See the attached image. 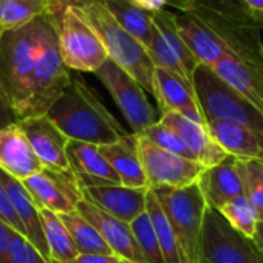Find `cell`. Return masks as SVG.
<instances>
[{"label": "cell", "instance_id": "cell-1", "mask_svg": "<svg viewBox=\"0 0 263 263\" xmlns=\"http://www.w3.org/2000/svg\"><path fill=\"white\" fill-rule=\"evenodd\" d=\"M70 81L59 54L56 16L2 33L0 88L22 119L45 115Z\"/></svg>", "mask_w": 263, "mask_h": 263}, {"label": "cell", "instance_id": "cell-2", "mask_svg": "<svg viewBox=\"0 0 263 263\" xmlns=\"http://www.w3.org/2000/svg\"><path fill=\"white\" fill-rule=\"evenodd\" d=\"M183 13L200 21L224 54L263 68V19L249 11L243 0H187Z\"/></svg>", "mask_w": 263, "mask_h": 263}, {"label": "cell", "instance_id": "cell-3", "mask_svg": "<svg viewBox=\"0 0 263 263\" xmlns=\"http://www.w3.org/2000/svg\"><path fill=\"white\" fill-rule=\"evenodd\" d=\"M45 115L73 141L107 146L128 135V132H125L82 79L71 78L67 88Z\"/></svg>", "mask_w": 263, "mask_h": 263}, {"label": "cell", "instance_id": "cell-4", "mask_svg": "<svg viewBox=\"0 0 263 263\" xmlns=\"http://www.w3.org/2000/svg\"><path fill=\"white\" fill-rule=\"evenodd\" d=\"M71 5L93 27L108 59L154 96L155 65L146 47L116 22L101 0H73Z\"/></svg>", "mask_w": 263, "mask_h": 263}, {"label": "cell", "instance_id": "cell-5", "mask_svg": "<svg viewBox=\"0 0 263 263\" xmlns=\"http://www.w3.org/2000/svg\"><path fill=\"white\" fill-rule=\"evenodd\" d=\"M191 84L206 124L211 121L232 122L263 137V115L220 79L212 68L198 64L192 73Z\"/></svg>", "mask_w": 263, "mask_h": 263}, {"label": "cell", "instance_id": "cell-6", "mask_svg": "<svg viewBox=\"0 0 263 263\" xmlns=\"http://www.w3.org/2000/svg\"><path fill=\"white\" fill-rule=\"evenodd\" d=\"M152 192L172 226L184 263H201V228L206 201L198 184Z\"/></svg>", "mask_w": 263, "mask_h": 263}, {"label": "cell", "instance_id": "cell-7", "mask_svg": "<svg viewBox=\"0 0 263 263\" xmlns=\"http://www.w3.org/2000/svg\"><path fill=\"white\" fill-rule=\"evenodd\" d=\"M59 54L68 70L95 73L107 59V51L93 27L71 5L56 16Z\"/></svg>", "mask_w": 263, "mask_h": 263}, {"label": "cell", "instance_id": "cell-8", "mask_svg": "<svg viewBox=\"0 0 263 263\" xmlns=\"http://www.w3.org/2000/svg\"><path fill=\"white\" fill-rule=\"evenodd\" d=\"M201 263H263V252L218 211L206 206L201 228Z\"/></svg>", "mask_w": 263, "mask_h": 263}, {"label": "cell", "instance_id": "cell-9", "mask_svg": "<svg viewBox=\"0 0 263 263\" xmlns=\"http://www.w3.org/2000/svg\"><path fill=\"white\" fill-rule=\"evenodd\" d=\"M95 74L111 95L134 135L143 134L146 128L160 121V116H157V111L151 105L144 88L110 59H107Z\"/></svg>", "mask_w": 263, "mask_h": 263}, {"label": "cell", "instance_id": "cell-10", "mask_svg": "<svg viewBox=\"0 0 263 263\" xmlns=\"http://www.w3.org/2000/svg\"><path fill=\"white\" fill-rule=\"evenodd\" d=\"M137 147L151 191L187 187L197 183L206 169L197 161L181 158L158 147L141 135H137Z\"/></svg>", "mask_w": 263, "mask_h": 263}, {"label": "cell", "instance_id": "cell-11", "mask_svg": "<svg viewBox=\"0 0 263 263\" xmlns=\"http://www.w3.org/2000/svg\"><path fill=\"white\" fill-rule=\"evenodd\" d=\"M22 184L39 208L56 214L74 212L82 200L81 186L70 171L59 172L42 167L37 174L25 178Z\"/></svg>", "mask_w": 263, "mask_h": 263}, {"label": "cell", "instance_id": "cell-12", "mask_svg": "<svg viewBox=\"0 0 263 263\" xmlns=\"http://www.w3.org/2000/svg\"><path fill=\"white\" fill-rule=\"evenodd\" d=\"M76 212L99 231L107 246L116 257L128 263H147L128 223L108 215L84 198L78 203Z\"/></svg>", "mask_w": 263, "mask_h": 263}, {"label": "cell", "instance_id": "cell-13", "mask_svg": "<svg viewBox=\"0 0 263 263\" xmlns=\"http://www.w3.org/2000/svg\"><path fill=\"white\" fill-rule=\"evenodd\" d=\"M17 125L25 134L42 167L59 172L70 171L65 154L68 138L48 119L47 115L25 118Z\"/></svg>", "mask_w": 263, "mask_h": 263}, {"label": "cell", "instance_id": "cell-14", "mask_svg": "<svg viewBox=\"0 0 263 263\" xmlns=\"http://www.w3.org/2000/svg\"><path fill=\"white\" fill-rule=\"evenodd\" d=\"M154 98L158 102L160 113H178L191 121L206 124L200 107L197 104V98L192 88V84L184 78L155 67L154 71Z\"/></svg>", "mask_w": 263, "mask_h": 263}, {"label": "cell", "instance_id": "cell-15", "mask_svg": "<svg viewBox=\"0 0 263 263\" xmlns=\"http://www.w3.org/2000/svg\"><path fill=\"white\" fill-rule=\"evenodd\" d=\"M147 191L149 189H132L122 184H107L81 189L84 200L128 224L146 212Z\"/></svg>", "mask_w": 263, "mask_h": 263}, {"label": "cell", "instance_id": "cell-16", "mask_svg": "<svg viewBox=\"0 0 263 263\" xmlns=\"http://www.w3.org/2000/svg\"><path fill=\"white\" fill-rule=\"evenodd\" d=\"M160 122L172 128L181 138L184 146L191 151L195 161L204 167L217 166L224 161L229 155L212 140L206 124L191 121L178 113H163L160 115Z\"/></svg>", "mask_w": 263, "mask_h": 263}, {"label": "cell", "instance_id": "cell-17", "mask_svg": "<svg viewBox=\"0 0 263 263\" xmlns=\"http://www.w3.org/2000/svg\"><path fill=\"white\" fill-rule=\"evenodd\" d=\"M65 154H67L70 172L78 180L81 189L119 184V178L116 172L101 155L98 146L68 140Z\"/></svg>", "mask_w": 263, "mask_h": 263}, {"label": "cell", "instance_id": "cell-18", "mask_svg": "<svg viewBox=\"0 0 263 263\" xmlns=\"http://www.w3.org/2000/svg\"><path fill=\"white\" fill-rule=\"evenodd\" d=\"M0 181H2V184L5 186V189H7V192L13 201V206H14V209H16V212H17V215L24 224V228H25V234H27L25 238L47 261H51L48 246L45 241L41 208L31 198V195L25 189L22 181L13 178L11 175H8L2 169H0Z\"/></svg>", "mask_w": 263, "mask_h": 263}, {"label": "cell", "instance_id": "cell-19", "mask_svg": "<svg viewBox=\"0 0 263 263\" xmlns=\"http://www.w3.org/2000/svg\"><path fill=\"white\" fill-rule=\"evenodd\" d=\"M0 169L19 181L42 169L41 161L19 125L0 130Z\"/></svg>", "mask_w": 263, "mask_h": 263}, {"label": "cell", "instance_id": "cell-20", "mask_svg": "<svg viewBox=\"0 0 263 263\" xmlns=\"http://www.w3.org/2000/svg\"><path fill=\"white\" fill-rule=\"evenodd\" d=\"M212 140L234 160L263 163V137L255 132L223 121L206 124Z\"/></svg>", "mask_w": 263, "mask_h": 263}, {"label": "cell", "instance_id": "cell-21", "mask_svg": "<svg viewBox=\"0 0 263 263\" xmlns=\"http://www.w3.org/2000/svg\"><path fill=\"white\" fill-rule=\"evenodd\" d=\"M197 184L201 191L206 206L215 211H218L232 198L245 195L243 183L232 157H228L217 166L206 167Z\"/></svg>", "mask_w": 263, "mask_h": 263}, {"label": "cell", "instance_id": "cell-22", "mask_svg": "<svg viewBox=\"0 0 263 263\" xmlns=\"http://www.w3.org/2000/svg\"><path fill=\"white\" fill-rule=\"evenodd\" d=\"M98 149L116 172L119 184L132 189H149L137 147V135L128 134L121 141L107 146H98Z\"/></svg>", "mask_w": 263, "mask_h": 263}, {"label": "cell", "instance_id": "cell-23", "mask_svg": "<svg viewBox=\"0 0 263 263\" xmlns=\"http://www.w3.org/2000/svg\"><path fill=\"white\" fill-rule=\"evenodd\" d=\"M212 70L263 115V68L224 54Z\"/></svg>", "mask_w": 263, "mask_h": 263}, {"label": "cell", "instance_id": "cell-24", "mask_svg": "<svg viewBox=\"0 0 263 263\" xmlns=\"http://www.w3.org/2000/svg\"><path fill=\"white\" fill-rule=\"evenodd\" d=\"M174 24L180 37L198 64L212 68L224 56V51L217 37L191 14L174 13Z\"/></svg>", "mask_w": 263, "mask_h": 263}, {"label": "cell", "instance_id": "cell-25", "mask_svg": "<svg viewBox=\"0 0 263 263\" xmlns=\"http://www.w3.org/2000/svg\"><path fill=\"white\" fill-rule=\"evenodd\" d=\"M58 0H0V30L13 31L44 16H58L62 11Z\"/></svg>", "mask_w": 263, "mask_h": 263}, {"label": "cell", "instance_id": "cell-26", "mask_svg": "<svg viewBox=\"0 0 263 263\" xmlns=\"http://www.w3.org/2000/svg\"><path fill=\"white\" fill-rule=\"evenodd\" d=\"M101 2L125 31L147 48L155 31L152 14L132 5L128 0H101Z\"/></svg>", "mask_w": 263, "mask_h": 263}, {"label": "cell", "instance_id": "cell-27", "mask_svg": "<svg viewBox=\"0 0 263 263\" xmlns=\"http://www.w3.org/2000/svg\"><path fill=\"white\" fill-rule=\"evenodd\" d=\"M41 217L44 223V234L50 258L58 263H70L73 258H76L79 252L59 214L41 208Z\"/></svg>", "mask_w": 263, "mask_h": 263}, {"label": "cell", "instance_id": "cell-28", "mask_svg": "<svg viewBox=\"0 0 263 263\" xmlns=\"http://www.w3.org/2000/svg\"><path fill=\"white\" fill-rule=\"evenodd\" d=\"M59 217L65 224L79 254H113L107 246L105 240L102 238V235L99 234V231L90 221L81 217L76 211L70 214H59Z\"/></svg>", "mask_w": 263, "mask_h": 263}, {"label": "cell", "instance_id": "cell-29", "mask_svg": "<svg viewBox=\"0 0 263 263\" xmlns=\"http://www.w3.org/2000/svg\"><path fill=\"white\" fill-rule=\"evenodd\" d=\"M146 212L154 226V231H155V235L160 243V248H161L166 263H184L178 241L172 231V226H171L163 208L160 206L157 197L154 195V192L151 189L147 191V195H146Z\"/></svg>", "mask_w": 263, "mask_h": 263}, {"label": "cell", "instance_id": "cell-30", "mask_svg": "<svg viewBox=\"0 0 263 263\" xmlns=\"http://www.w3.org/2000/svg\"><path fill=\"white\" fill-rule=\"evenodd\" d=\"M152 22L155 30L163 36V39L167 42V45L171 47V50L174 51V54L178 58V61L181 62L187 78H192L194 70L197 68L198 62L194 58V54L189 51V48L186 47V44L183 42V39L180 37L175 24H174V13L171 11H158L152 14Z\"/></svg>", "mask_w": 263, "mask_h": 263}, {"label": "cell", "instance_id": "cell-31", "mask_svg": "<svg viewBox=\"0 0 263 263\" xmlns=\"http://www.w3.org/2000/svg\"><path fill=\"white\" fill-rule=\"evenodd\" d=\"M218 212L241 235H245L246 238H251V240L254 238L260 220H258V214H257L254 204L249 201V198L246 195L232 198L231 201L223 204L218 209Z\"/></svg>", "mask_w": 263, "mask_h": 263}, {"label": "cell", "instance_id": "cell-32", "mask_svg": "<svg viewBox=\"0 0 263 263\" xmlns=\"http://www.w3.org/2000/svg\"><path fill=\"white\" fill-rule=\"evenodd\" d=\"M245 195L254 204L258 220L263 221V163L235 160Z\"/></svg>", "mask_w": 263, "mask_h": 263}, {"label": "cell", "instance_id": "cell-33", "mask_svg": "<svg viewBox=\"0 0 263 263\" xmlns=\"http://www.w3.org/2000/svg\"><path fill=\"white\" fill-rule=\"evenodd\" d=\"M141 137L147 138L149 141H152L154 144H157L158 147L174 154V155H178L181 158H186V160H192L195 161L194 155L191 154V151L184 146V143L181 141V138L175 134L172 128H169L167 125L161 124L160 121L154 125H151L149 128H146L143 134H140Z\"/></svg>", "mask_w": 263, "mask_h": 263}, {"label": "cell", "instance_id": "cell-34", "mask_svg": "<svg viewBox=\"0 0 263 263\" xmlns=\"http://www.w3.org/2000/svg\"><path fill=\"white\" fill-rule=\"evenodd\" d=\"M0 221H4L8 228H11L14 232L21 234L22 237H27L25 228L13 206V201L5 189V186L0 181Z\"/></svg>", "mask_w": 263, "mask_h": 263}, {"label": "cell", "instance_id": "cell-35", "mask_svg": "<svg viewBox=\"0 0 263 263\" xmlns=\"http://www.w3.org/2000/svg\"><path fill=\"white\" fill-rule=\"evenodd\" d=\"M128 2L132 5H135L137 8L149 13V14H154V13L163 11L167 5H171L174 8H178L183 13L184 8H186L187 0H128Z\"/></svg>", "mask_w": 263, "mask_h": 263}, {"label": "cell", "instance_id": "cell-36", "mask_svg": "<svg viewBox=\"0 0 263 263\" xmlns=\"http://www.w3.org/2000/svg\"><path fill=\"white\" fill-rule=\"evenodd\" d=\"M30 248L31 245L25 237L17 232H11L10 240V257L11 263H30Z\"/></svg>", "mask_w": 263, "mask_h": 263}, {"label": "cell", "instance_id": "cell-37", "mask_svg": "<svg viewBox=\"0 0 263 263\" xmlns=\"http://www.w3.org/2000/svg\"><path fill=\"white\" fill-rule=\"evenodd\" d=\"M22 121L21 115L16 111L5 91L0 88V130H5L11 125H17Z\"/></svg>", "mask_w": 263, "mask_h": 263}, {"label": "cell", "instance_id": "cell-38", "mask_svg": "<svg viewBox=\"0 0 263 263\" xmlns=\"http://www.w3.org/2000/svg\"><path fill=\"white\" fill-rule=\"evenodd\" d=\"M13 229L4 221H0V263H11L10 257V240Z\"/></svg>", "mask_w": 263, "mask_h": 263}, {"label": "cell", "instance_id": "cell-39", "mask_svg": "<svg viewBox=\"0 0 263 263\" xmlns=\"http://www.w3.org/2000/svg\"><path fill=\"white\" fill-rule=\"evenodd\" d=\"M119 257L115 254L102 255V254H78L70 263H119Z\"/></svg>", "mask_w": 263, "mask_h": 263}, {"label": "cell", "instance_id": "cell-40", "mask_svg": "<svg viewBox=\"0 0 263 263\" xmlns=\"http://www.w3.org/2000/svg\"><path fill=\"white\" fill-rule=\"evenodd\" d=\"M254 243L258 246V249L263 252V221H260L258 223V226H257V231H255V235H254Z\"/></svg>", "mask_w": 263, "mask_h": 263}, {"label": "cell", "instance_id": "cell-41", "mask_svg": "<svg viewBox=\"0 0 263 263\" xmlns=\"http://www.w3.org/2000/svg\"><path fill=\"white\" fill-rule=\"evenodd\" d=\"M58 2L62 5V7H65V5H68V4H71L73 2V0H58Z\"/></svg>", "mask_w": 263, "mask_h": 263}, {"label": "cell", "instance_id": "cell-42", "mask_svg": "<svg viewBox=\"0 0 263 263\" xmlns=\"http://www.w3.org/2000/svg\"><path fill=\"white\" fill-rule=\"evenodd\" d=\"M119 263H128V261H125V260H119Z\"/></svg>", "mask_w": 263, "mask_h": 263}, {"label": "cell", "instance_id": "cell-43", "mask_svg": "<svg viewBox=\"0 0 263 263\" xmlns=\"http://www.w3.org/2000/svg\"><path fill=\"white\" fill-rule=\"evenodd\" d=\"M0 37H2V30H0Z\"/></svg>", "mask_w": 263, "mask_h": 263}, {"label": "cell", "instance_id": "cell-44", "mask_svg": "<svg viewBox=\"0 0 263 263\" xmlns=\"http://www.w3.org/2000/svg\"><path fill=\"white\" fill-rule=\"evenodd\" d=\"M50 263H58V261H53V260H51V261H50Z\"/></svg>", "mask_w": 263, "mask_h": 263}]
</instances>
